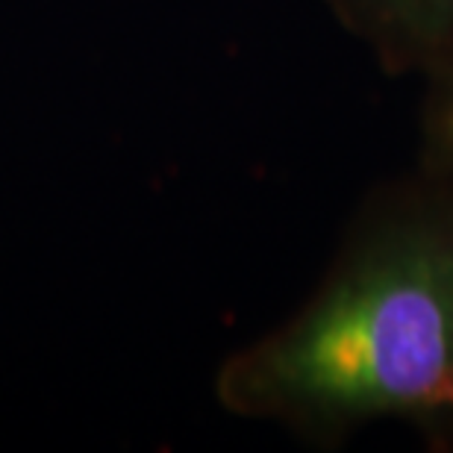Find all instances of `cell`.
Instances as JSON below:
<instances>
[{"instance_id": "obj_1", "label": "cell", "mask_w": 453, "mask_h": 453, "mask_svg": "<svg viewBox=\"0 0 453 453\" xmlns=\"http://www.w3.org/2000/svg\"><path fill=\"white\" fill-rule=\"evenodd\" d=\"M215 401L306 448L403 424L450 453L453 168L418 157L371 186L306 301L219 365Z\"/></svg>"}, {"instance_id": "obj_2", "label": "cell", "mask_w": 453, "mask_h": 453, "mask_svg": "<svg viewBox=\"0 0 453 453\" xmlns=\"http://www.w3.org/2000/svg\"><path fill=\"white\" fill-rule=\"evenodd\" d=\"M388 77L453 71V0H321Z\"/></svg>"}, {"instance_id": "obj_3", "label": "cell", "mask_w": 453, "mask_h": 453, "mask_svg": "<svg viewBox=\"0 0 453 453\" xmlns=\"http://www.w3.org/2000/svg\"><path fill=\"white\" fill-rule=\"evenodd\" d=\"M418 157L453 168V71L424 83L418 112Z\"/></svg>"}]
</instances>
